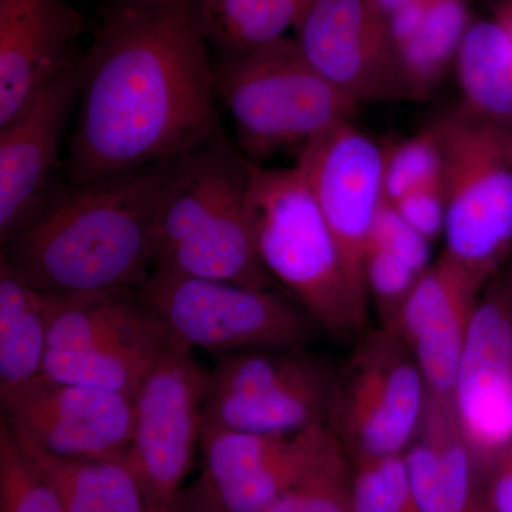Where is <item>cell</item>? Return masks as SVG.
<instances>
[{
  "label": "cell",
  "instance_id": "8fae6325",
  "mask_svg": "<svg viewBox=\"0 0 512 512\" xmlns=\"http://www.w3.org/2000/svg\"><path fill=\"white\" fill-rule=\"evenodd\" d=\"M192 350L174 342L134 396V430L126 466L137 478L150 512H165L201 440L207 372Z\"/></svg>",
  "mask_w": 512,
  "mask_h": 512
},
{
  "label": "cell",
  "instance_id": "836d02e7",
  "mask_svg": "<svg viewBox=\"0 0 512 512\" xmlns=\"http://www.w3.org/2000/svg\"><path fill=\"white\" fill-rule=\"evenodd\" d=\"M165 512H225L202 478L183 487Z\"/></svg>",
  "mask_w": 512,
  "mask_h": 512
},
{
  "label": "cell",
  "instance_id": "603a6c76",
  "mask_svg": "<svg viewBox=\"0 0 512 512\" xmlns=\"http://www.w3.org/2000/svg\"><path fill=\"white\" fill-rule=\"evenodd\" d=\"M461 109L512 128V40L500 23L471 22L456 62Z\"/></svg>",
  "mask_w": 512,
  "mask_h": 512
},
{
  "label": "cell",
  "instance_id": "44dd1931",
  "mask_svg": "<svg viewBox=\"0 0 512 512\" xmlns=\"http://www.w3.org/2000/svg\"><path fill=\"white\" fill-rule=\"evenodd\" d=\"M16 441L33 470L56 494L63 512H150L124 461L57 457Z\"/></svg>",
  "mask_w": 512,
  "mask_h": 512
},
{
  "label": "cell",
  "instance_id": "e575fe53",
  "mask_svg": "<svg viewBox=\"0 0 512 512\" xmlns=\"http://www.w3.org/2000/svg\"><path fill=\"white\" fill-rule=\"evenodd\" d=\"M493 12L495 22L503 26L512 40V0H497Z\"/></svg>",
  "mask_w": 512,
  "mask_h": 512
},
{
  "label": "cell",
  "instance_id": "7402d4cb",
  "mask_svg": "<svg viewBox=\"0 0 512 512\" xmlns=\"http://www.w3.org/2000/svg\"><path fill=\"white\" fill-rule=\"evenodd\" d=\"M46 295L0 261V397L45 375Z\"/></svg>",
  "mask_w": 512,
  "mask_h": 512
},
{
  "label": "cell",
  "instance_id": "d4e9b609",
  "mask_svg": "<svg viewBox=\"0 0 512 512\" xmlns=\"http://www.w3.org/2000/svg\"><path fill=\"white\" fill-rule=\"evenodd\" d=\"M468 0H429L420 29L397 50L410 101H424L439 86L470 28Z\"/></svg>",
  "mask_w": 512,
  "mask_h": 512
},
{
  "label": "cell",
  "instance_id": "ba28073f",
  "mask_svg": "<svg viewBox=\"0 0 512 512\" xmlns=\"http://www.w3.org/2000/svg\"><path fill=\"white\" fill-rule=\"evenodd\" d=\"M150 308L185 348L214 355L305 350L319 335L291 296L244 288L154 266L140 288Z\"/></svg>",
  "mask_w": 512,
  "mask_h": 512
},
{
  "label": "cell",
  "instance_id": "f1b7e54d",
  "mask_svg": "<svg viewBox=\"0 0 512 512\" xmlns=\"http://www.w3.org/2000/svg\"><path fill=\"white\" fill-rule=\"evenodd\" d=\"M0 512H63L56 494L30 466L3 421L0 424Z\"/></svg>",
  "mask_w": 512,
  "mask_h": 512
},
{
  "label": "cell",
  "instance_id": "6da1fadb",
  "mask_svg": "<svg viewBox=\"0 0 512 512\" xmlns=\"http://www.w3.org/2000/svg\"><path fill=\"white\" fill-rule=\"evenodd\" d=\"M82 64L66 160L72 185L171 160L221 126L194 0H110Z\"/></svg>",
  "mask_w": 512,
  "mask_h": 512
},
{
  "label": "cell",
  "instance_id": "4dcf8cb0",
  "mask_svg": "<svg viewBox=\"0 0 512 512\" xmlns=\"http://www.w3.org/2000/svg\"><path fill=\"white\" fill-rule=\"evenodd\" d=\"M370 244L387 249L399 256L421 275L430 268L431 242L417 232L412 225L407 224L396 208L386 200L377 212L372 235H370Z\"/></svg>",
  "mask_w": 512,
  "mask_h": 512
},
{
  "label": "cell",
  "instance_id": "cb8c5ba5",
  "mask_svg": "<svg viewBox=\"0 0 512 512\" xmlns=\"http://www.w3.org/2000/svg\"><path fill=\"white\" fill-rule=\"evenodd\" d=\"M311 0H194L202 32L218 57L274 42L295 28Z\"/></svg>",
  "mask_w": 512,
  "mask_h": 512
},
{
  "label": "cell",
  "instance_id": "d590c367",
  "mask_svg": "<svg viewBox=\"0 0 512 512\" xmlns=\"http://www.w3.org/2000/svg\"><path fill=\"white\" fill-rule=\"evenodd\" d=\"M413 2V0H372L373 5L376 6L377 10L384 16L389 18L393 12L397 9L402 8L406 3Z\"/></svg>",
  "mask_w": 512,
  "mask_h": 512
},
{
  "label": "cell",
  "instance_id": "d6a6232c",
  "mask_svg": "<svg viewBox=\"0 0 512 512\" xmlns=\"http://www.w3.org/2000/svg\"><path fill=\"white\" fill-rule=\"evenodd\" d=\"M484 471V507L490 512H512V441L491 458Z\"/></svg>",
  "mask_w": 512,
  "mask_h": 512
},
{
  "label": "cell",
  "instance_id": "52a82bcc",
  "mask_svg": "<svg viewBox=\"0 0 512 512\" xmlns=\"http://www.w3.org/2000/svg\"><path fill=\"white\" fill-rule=\"evenodd\" d=\"M433 124L443 151V254L487 286L512 252V128L461 107Z\"/></svg>",
  "mask_w": 512,
  "mask_h": 512
},
{
  "label": "cell",
  "instance_id": "8d00e7d4",
  "mask_svg": "<svg viewBox=\"0 0 512 512\" xmlns=\"http://www.w3.org/2000/svg\"><path fill=\"white\" fill-rule=\"evenodd\" d=\"M474 512H490L487 510V508L484 507L483 501H481V504L478 505L477 510Z\"/></svg>",
  "mask_w": 512,
  "mask_h": 512
},
{
  "label": "cell",
  "instance_id": "4316f807",
  "mask_svg": "<svg viewBox=\"0 0 512 512\" xmlns=\"http://www.w3.org/2000/svg\"><path fill=\"white\" fill-rule=\"evenodd\" d=\"M443 178V151L436 127L384 146V200L394 202L421 185Z\"/></svg>",
  "mask_w": 512,
  "mask_h": 512
},
{
  "label": "cell",
  "instance_id": "3957f363",
  "mask_svg": "<svg viewBox=\"0 0 512 512\" xmlns=\"http://www.w3.org/2000/svg\"><path fill=\"white\" fill-rule=\"evenodd\" d=\"M254 165L222 124L207 143L165 161L153 268L274 289L248 221Z\"/></svg>",
  "mask_w": 512,
  "mask_h": 512
},
{
  "label": "cell",
  "instance_id": "7c38bea8",
  "mask_svg": "<svg viewBox=\"0 0 512 512\" xmlns=\"http://www.w3.org/2000/svg\"><path fill=\"white\" fill-rule=\"evenodd\" d=\"M296 157L338 245L357 302L369 315L365 261L384 202V147L353 120L315 138Z\"/></svg>",
  "mask_w": 512,
  "mask_h": 512
},
{
  "label": "cell",
  "instance_id": "d6986e66",
  "mask_svg": "<svg viewBox=\"0 0 512 512\" xmlns=\"http://www.w3.org/2000/svg\"><path fill=\"white\" fill-rule=\"evenodd\" d=\"M87 28L67 0H0V127L77 59L73 43Z\"/></svg>",
  "mask_w": 512,
  "mask_h": 512
},
{
  "label": "cell",
  "instance_id": "ffe728a7",
  "mask_svg": "<svg viewBox=\"0 0 512 512\" xmlns=\"http://www.w3.org/2000/svg\"><path fill=\"white\" fill-rule=\"evenodd\" d=\"M403 458L420 512H474L481 504L477 463L453 407L429 399L419 433Z\"/></svg>",
  "mask_w": 512,
  "mask_h": 512
},
{
  "label": "cell",
  "instance_id": "9a60e30c",
  "mask_svg": "<svg viewBox=\"0 0 512 512\" xmlns=\"http://www.w3.org/2000/svg\"><path fill=\"white\" fill-rule=\"evenodd\" d=\"M293 30L306 59L357 106L410 101L387 19L372 0H311Z\"/></svg>",
  "mask_w": 512,
  "mask_h": 512
},
{
  "label": "cell",
  "instance_id": "4fadbf2b",
  "mask_svg": "<svg viewBox=\"0 0 512 512\" xmlns=\"http://www.w3.org/2000/svg\"><path fill=\"white\" fill-rule=\"evenodd\" d=\"M0 402L2 421L13 436L46 453L126 460L133 439L134 397L42 375Z\"/></svg>",
  "mask_w": 512,
  "mask_h": 512
},
{
  "label": "cell",
  "instance_id": "83f0119b",
  "mask_svg": "<svg viewBox=\"0 0 512 512\" xmlns=\"http://www.w3.org/2000/svg\"><path fill=\"white\" fill-rule=\"evenodd\" d=\"M352 512H420L403 456L353 464Z\"/></svg>",
  "mask_w": 512,
  "mask_h": 512
},
{
  "label": "cell",
  "instance_id": "277c9868",
  "mask_svg": "<svg viewBox=\"0 0 512 512\" xmlns=\"http://www.w3.org/2000/svg\"><path fill=\"white\" fill-rule=\"evenodd\" d=\"M248 221L262 265L320 332L353 342L369 329V315L357 302L338 245L298 165H254Z\"/></svg>",
  "mask_w": 512,
  "mask_h": 512
},
{
  "label": "cell",
  "instance_id": "30bf717a",
  "mask_svg": "<svg viewBox=\"0 0 512 512\" xmlns=\"http://www.w3.org/2000/svg\"><path fill=\"white\" fill-rule=\"evenodd\" d=\"M335 376L305 350L220 356L205 379L201 433L286 434L325 424Z\"/></svg>",
  "mask_w": 512,
  "mask_h": 512
},
{
  "label": "cell",
  "instance_id": "74e56055",
  "mask_svg": "<svg viewBox=\"0 0 512 512\" xmlns=\"http://www.w3.org/2000/svg\"><path fill=\"white\" fill-rule=\"evenodd\" d=\"M512 266V265H511Z\"/></svg>",
  "mask_w": 512,
  "mask_h": 512
},
{
  "label": "cell",
  "instance_id": "ac0fdd59",
  "mask_svg": "<svg viewBox=\"0 0 512 512\" xmlns=\"http://www.w3.org/2000/svg\"><path fill=\"white\" fill-rule=\"evenodd\" d=\"M484 288L441 254L421 275L392 329L412 350L429 399L453 409L461 353Z\"/></svg>",
  "mask_w": 512,
  "mask_h": 512
},
{
  "label": "cell",
  "instance_id": "2e32d148",
  "mask_svg": "<svg viewBox=\"0 0 512 512\" xmlns=\"http://www.w3.org/2000/svg\"><path fill=\"white\" fill-rule=\"evenodd\" d=\"M336 444L326 424L286 434L205 431L201 478L225 512H261Z\"/></svg>",
  "mask_w": 512,
  "mask_h": 512
},
{
  "label": "cell",
  "instance_id": "8992f818",
  "mask_svg": "<svg viewBox=\"0 0 512 512\" xmlns=\"http://www.w3.org/2000/svg\"><path fill=\"white\" fill-rule=\"evenodd\" d=\"M45 295V376L56 382L134 397L175 342L140 288Z\"/></svg>",
  "mask_w": 512,
  "mask_h": 512
},
{
  "label": "cell",
  "instance_id": "e0dca14e",
  "mask_svg": "<svg viewBox=\"0 0 512 512\" xmlns=\"http://www.w3.org/2000/svg\"><path fill=\"white\" fill-rule=\"evenodd\" d=\"M82 56L8 126L0 127V242H6L49 198L50 178L82 86Z\"/></svg>",
  "mask_w": 512,
  "mask_h": 512
},
{
  "label": "cell",
  "instance_id": "5b68a950",
  "mask_svg": "<svg viewBox=\"0 0 512 512\" xmlns=\"http://www.w3.org/2000/svg\"><path fill=\"white\" fill-rule=\"evenodd\" d=\"M217 99L235 128L239 150L252 163L306 144L346 121L359 106L306 59L295 37L284 36L214 62Z\"/></svg>",
  "mask_w": 512,
  "mask_h": 512
},
{
  "label": "cell",
  "instance_id": "484cf974",
  "mask_svg": "<svg viewBox=\"0 0 512 512\" xmlns=\"http://www.w3.org/2000/svg\"><path fill=\"white\" fill-rule=\"evenodd\" d=\"M353 464L336 444L261 512H352Z\"/></svg>",
  "mask_w": 512,
  "mask_h": 512
},
{
  "label": "cell",
  "instance_id": "5bb4252c",
  "mask_svg": "<svg viewBox=\"0 0 512 512\" xmlns=\"http://www.w3.org/2000/svg\"><path fill=\"white\" fill-rule=\"evenodd\" d=\"M454 412L478 471L512 441V266L481 292L458 365Z\"/></svg>",
  "mask_w": 512,
  "mask_h": 512
},
{
  "label": "cell",
  "instance_id": "9c48e42d",
  "mask_svg": "<svg viewBox=\"0 0 512 512\" xmlns=\"http://www.w3.org/2000/svg\"><path fill=\"white\" fill-rule=\"evenodd\" d=\"M336 367L325 424L352 464L403 456L419 433L429 392L412 350L392 329H367Z\"/></svg>",
  "mask_w": 512,
  "mask_h": 512
},
{
  "label": "cell",
  "instance_id": "f546056e",
  "mask_svg": "<svg viewBox=\"0 0 512 512\" xmlns=\"http://www.w3.org/2000/svg\"><path fill=\"white\" fill-rule=\"evenodd\" d=\"M419 272L387 249L370 244L365 261L369 302L376 306L383 328L393 329L414 286Z\"/></svg>",
  "mask_w": 512,
  "mask_h": 512
},
{
  "label": "cell",
  "instance_id": "1f68e13d",
  "mask_svg": "<svg viewBox=\"0 0 512 512\" xmlns=\"http://www.w3.org/2000/svg\"><path fill=\"white\" fill-rule=\"evenodd\" d=\"M390 204L402 215L407 224L412 225L430 242L444 234L447 205L443 178L436 183L421 185Z\"/></svg>",
  "mask_w": 512,
  "mask_h": 512
},
{
  "label": "cell",
  "instance_id": "7a4b0ae2",
  "mask_svg": "<svg viewBox=\"0 0 512 512\" xmlns=\"http://www.w3.org/2000/svg\"><path fill=\"white\" fill-rule=\"evenodd\" d=\"M165 161L50 194L0 261L45 293L141 288L154 265Z\"/></svg>",
  "mask_w": 512,
  "mask_h": 512
}]
</instances>
